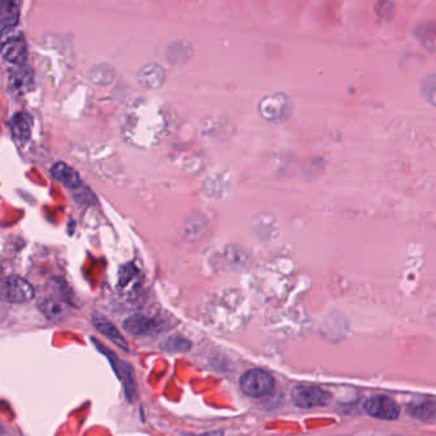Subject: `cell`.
I'll return each instance as SVG.
<instances>
[{
    "label": "cell",
    "mask_w": 436,
    "mask_h": 436,
    "mask_svg": "<svg viewBox=\"0 0 436 436\" xmlns=\"http://www.w3.org/2000/svg\"><path fill=\"white\" fill-rule=\"evenodd\" d=\"M408 412L420 421H431L436 418V403L429 400L414 402L409 404Z\"/></svg>",
    "instance_id": "cell-13"
},
{
    "label": "cell",
    "mask_w": 436,
    "mask_h": 436,
    "mask_svg": "<svg viewBox=\"0 0 436 436\" xmlns=\"http://www.w3.org/2000/svg\"><path fill=\"white\" fill-rule=\"evenodd\" d=\"M93 324L102 334L105 335L109 339L110 342L114 343L119 348L130 350L128 343L125 341L123 335L121 334L119 330L109 320H107L104 316L99 315V313H94L93 315Z\"/></svg>",
    "instance_id": "cell-10"
},
{
    "label": "cell",
    "mask_w": 436,
    "mask_h": 436,
    "mask_svg": "<svg viewBox=\"0 0 436 436\" xmlns=\"http://www.w3.org/2000/svg\"><path fill=\"white\" fill-rule=\"evenodd\" d=\"M288 99L284 95H271L262 99L260 102V113L265 119L269 121H278L283 118L287 113Z\"/></svg>",
    "instance_id": "cell-8"
},
{
    "label": "cell",
    "mask_w": 436,
    "mask_h": 436,
    "mask_svg": "<svg viewBox=\"0 0 436 436\" xmlns=\"http://www.w3.org/2000/svg\"><path fill=\"white\" fill-rule=\"evenodd\" d=\"M161 348L165 349L167 352H186L191 348V343L179 336H172L168 338L165 342H163Z\"/></svg>",
    "instance_id": "cell-15"
},
{
    "label": "cell",
    "mask_w": 436,
    "mask_h": 436,
    "mask_svg": "<svg viewBox=\"0 0 436 436\" xmlns=\"http://www.w3.org/2000/svg\"><path fill=\"white\" fill-rule=\"evenodd\" d=\"M365 412L378 420L393 421L400 417V407L395 400L386 395H376L365 403Z\"/></svg>",
    "instance_id": "cell-4"
},
{
    "label": "cell",
    "mask_w": 436,
    "mask_h": 436,
    "mask_svg": "<svg viewBox=\"0 0 436 436\" xmlns=\"http://www.w3.org/2000/svg\"><path fill=\"white\" fill-rule=\"evenodd\" d=\"M167 79V74L163 67L156 63H149L138 71L137 80L141 86L149 90L161 88Z\"/></svg>",
    "instance_id": "cell-7"
},
{
    "label": "cell",
    "mask_w": 436,
    "mask_h": 436,
    "mask_svg": "<svg viewBox=\"0 0 436 436\" xmlns=\"http://www.w3.org/2000/svg\"><path fill=\"white\" fill-rule=\"evenodd\" d=\"M3 59L15 66H23V63L27 60V44L22 35L11 36L3 43L1 48Z\"/></svg>",
    "instance_id": "cell-6"
},
{
    "label": "cell",
    "mask_w": 436,
    "mask_h": 436,
    "mask_svg": "<svg viewBox=\"0 0 436 436\" xmlns=\"http://www.w3.org/2000/svg\"><path fill=\"white\" fill-rule=\"evenodd\" d=\"M12 74V85L17 90H23L25 88H29V83H32L31 81V71L29 68H20L17 71H13Z\"/></svg>",
    "instance_id": "cell-14"
},
{
    "label": "cell",
    "mask_w": 436,
    "mask_h": 436,
    "mask_svg": "<svg viewBox=\"0 0 436 436\" xmlns=\"http://www.w3.org/2000/svg\"><path fill=\"white\" fill-rule=\"evenodd\" d=\"M292 400L299 408L325 407L330 400L332 394L319 386H299L292 390Z\"/></svg>",
    "instance_id": "cell-3"
},
{
    "label": "cell",
    "mask_w": 436,
    "mask_h": 436,
    "mask_svg": "<svg viewBox=\"0 0 436 436\" xmlns=\"http://www.w3.org/2000/svg\"><path fill=\"white\" fill-rule=\"evenodd\" d=\"M50 173L55 181L62 183L67 189H80L81 184H82V179H81L79 172L63 161L55 163L51 168Z\"/></svg>",
    "instance_id": "cell-9"
},
{
    "label": "cell",
    "mask_w": 436,
    "mask_h": 436,
    "mask_svg": "<svg viewBox=\"0 0 436 436\" xmlns=\"http://www.w3.org/2000/svg\"><path fill=\"white\" fill-rule=\"evenodd\" d=\"M41 310L44 313L45 316L50 320H57L60 319L62 315L64 313V307L62 304L55 302V301H45L43 306H41Z\"/></svg>",
    "instance_id": "cell-16"
},
{
    "label": "cell",
    "mask_w": 436,
    "mask_h": 436,
    "mask_svg": "<svg viewBox=\"0 0 436 436\" xmlns=\"http://www.w3.org/2000/svg\"><path fill=\"white\" fill-rule=\"evenodd\" d=\"M240 390L251 398H264L274 392L275 379L260 369L248 370L240 376Z\"/></svg>",
    "instance_id": "cell-1"
},
{
    "label": "cell",
    "mask_w": 436,
    "mask_h": 436,
    "mask_svg": "<svg viewBox=\"0 0 436 436\" xmlns=\"http://www.w3.org/2000/svg\"><path fill=\"white\" fill-rule=\"evenodd\" d=\"M20 17H21L20 8L13 0H1L0 25L3 34H7L9 31L15 29L20 22Z\"/></svg>",
    "instance_id": "cell-12"
},
{
    "label": "cell",
    "mask_w": 436,
    "mask_h": 436,
    "mask_svg": "<svg viewBox=\"0 0 436 436\" xmlns=\"http://www.w3.org/2000/svg\"><path fill=\"white\" fill-rule=\"evenodd\" d=\"M11 131L13 137L21 142L25 144L29 141L31 137V131H32V118L27 114L26 111H17L13 116L11 118Z\"/></svg>",
    "instance_id": "cell-11"
},
{
    "label": "cell",
    "mask_w": 436,
    "mask_h": 436,
    "mask_svg": "<svg viewBox=\"0 0 436 436\" xmlns=\"http://www.w3.org/2000/svg\"><path fill=\"white\" fill-rule=\"evenodd\" d=\"M1 299L9 304H23L35 297V289L31 284L18 275L6 276L1 282Z\"/></svg>",
    "instance_id": "cell-2"
},
{
    "label": "cell",
    "mask_w": 436,
    "mask_h": 436,
    "mask_svg": "<svg viewBox=\"0 0 436 436\" xmlns=\"http://www.w3.org/2000/svg\"><path fill=\"white\" fill-rule=\"evenodd\" d=\"M123 325L124 329L130 334L136 335V336L156 334L163 329L161 322L145 315H139V313L130 316L127 320L124 321Z\"/></svg>",
    "instance_id": "cell-5"
}]
</instances>
